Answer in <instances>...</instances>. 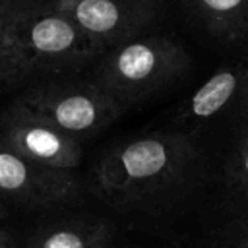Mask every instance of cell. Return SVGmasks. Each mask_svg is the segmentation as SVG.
<instances>
[{"label": "cell", "mask_w": 248, "mask_h": 248, "mask_svg": "<svg viewBox=\"0 0 248 248\" xmlns=\"http://www.w3.org/2000/svg\"><path fill=\"white\" fill-rule=\"evenodd\" d=\"M200 172L202 149L194 134L153 132L107 149L91 178L101 200L130 209L176 200L198 182Z\"/></svg>", "instance_id": "1"}, {"label": "cell", "mask_w": 248, "mask_h": 248, "mask_svg": "<svg viewBox=\"0 0 248 248\" xmlns=\"http://www.w3.org/2000/svg\"><path fill=\"white\" fill-rule=\"evenodd\" d=\"M101 56L50 0H23L0 48V91L78 76Z\"/></svg>", "instance_id": "2"}, {"label": "cell", "mask_w": 248, "mask_h": 248, "mask_svg": "<svg viewBox=\"0 0 248 248\" xmlns=\"http://www.w3.org/2000/svg\"><path fill=\"white\" fill-rule=\"evenodd\" d=\"M188 68L190 56L174 37L147 33L105 50L89 79L126 112L169 89Z\"/></svg>", "instance_id": "3"}, {"label": "cell", "mask_w": 248, "mask_h": 248, "mask_svg": "<svg viewBox=\"0 0 248 248\" xmlns=\"http://www.w3.org/2000/svg\"><path fill=\"white\" fill-rule=\"evenodd\" d=\"M14 101L78 141L103 132L124 114L101 87L89 78L78 76L37 83L23 89Z\"/></svg>", "instance_id": "4"}, {"label": "cell", "mask_w": 248, "mask_h": 248, "mask_svg": "<svg viewBox=\"0 0 248 248\" xmlns=\"http://www.w3.org/2000/svg\"><path fill=\"white\" fill-rule=\"evenodd\" d=\"M81 33L105 50L151 33L165 16V0H50Z\"/></svg>", "instance_id": "5"}, {"label": "cell", "mask_w": 248, "mask_h": 248, "mask_svg": "<svg viewBox=\"0 0 248 248\" xmlns=\"http://www.w3.org/2000/svg\"><path fill=\"white\" fill-rule=\"evenodd\" d=\"M79 188L74 170L33 163L0 141V203L39 209L74 202Z\"/></svg>", "instance_id": "6"}, {"label": "cell", "mask_w": 248, "mask_h": 248, "mask_svg": "<svg viewBox=\"0 0 248 248\" xmlns=\"http://www.w3.org/2000/svg\"><path fill=\"white\" fill-rule=\"evenodd\" d=\"M0 141L21 157L54 169L74 170L81 163V143L16 101L0 108Z\"/></svg>", "instance_id": "7"}, {"label": "cell", "mask_w": 248, "mask_h": 248, "mask_svg": "<svg viewBox=\"0 0 248 248\" xmlns=\"http://www.w3.org/2000/svg\"><path fill=\"white\" fill-rule=\"evenodd\" d=\"M248 79V58L219 68L184 103L178 120L182 124H207L227 110H234Z\"/></svg>", "instance_id": "8"}, {"label": "cell", "mask_w": 248, "mask_h": 248, "mask_svg": "<svg viewBox=\"0 0 248 248\" xmlns=\"http://www.w3.org/2000/svg\"><path fill=\"white\" fill-rule=\"evenodd\" d=\"M194 19L219 43L248 50V0H184Z\"/></svg>", "instance_id": "9"}, {"label": "cell", "mask_w": 248, "mask_h": 248, "mask_svg": "<svg viewBox=\"0 0 248 248\" xmlns=\"http://www.w3.org/2000/svg\"><path fill=\"white\" fill-rule=\"evenodd\" d=\"M112 225L105 219L79 217L41 227L27 240V248H108Z\"/></svg>", "instance_id": "10"}, {"label": "cell", "mask_w": 248, "mask_h": 248, "mask_svg": "<svg viewBox=\"0 0 248 248\" xmlns=\"http://www.w3.org/2000/svg\"><path fill=\"white\" fill-rule=\"evenodd\" d=\"M225 182L234 200L244 205L242 211H248V130L242 126H238L225 161Z\"/></svg>", "instance_id": "11"}, {"label": "cell", "mask_w": 248, "mask_h": 248, "mask_svg": "<svg viewBox=\"0 0 248 248\" xmlns=\"http://www.w3.org/2000/svg\"><path fill=\"white\" fill-rule=\"evenodd\" d=\"M217 248H248V211H240L223 225Z\"/></svg>", "instance_id": "12"}, {"label": "cell", "mask_w": 248, "mask_h": 248, "mask_svg": "<svg viewBox=\"0 0 248 248\" xmlns=\"http://www.w3.org/2000/svg\"><path fill=\"white\" fill-rule=\"evenodd\" d=\"M23 0H0V48L4 45L6 33L10 29V23L16 16V12L19 10Z\"/></svg>", "instance_id": "13"}, {"label": "cell", "mask_w": 248, "mask_h": 248, "mask_svg": "<svg viewBox=\"0 0 248 248\" xmlns=\"http://www.w3.org/2000/svg\"><path fill=\"white\" fill-rule=\"evenodd\" d=\"M232 112L236 114L238 126H242V128L248 130V79H246V83H244V89H242L240 99H238V103H236V107H234Z\"/></svg>", "instance_id": "14"}, {"label": "cell", "mask_w": 248, "mask_h": 248, "mask_svg": "<svg viewBox=\"0 0 248 248\" xmlns=\"http://www.w3.org/2000/svg\"><path fill=\"white\" fill-rule=\"evenodd\" d=\"M0 248H14V240H12V236H6V238L0 242Z\"/></svg>", "instance_id": "15"}, {"label": "cell", "mask_w": 248, "mask_h": 248, "mask_svg": "<svg viewBox=\"0 0 248 248\" xmlns=\"http://www.w3.org/2000/svg\"><path fill=\"white\" fill-rule=\"evenodd\" d=\"M6 236H10V234H8V232H6V231H2V229H0V242H2V240H4V238H6Z\"/></svg>", "instance_id": "16"}]
</instances>
